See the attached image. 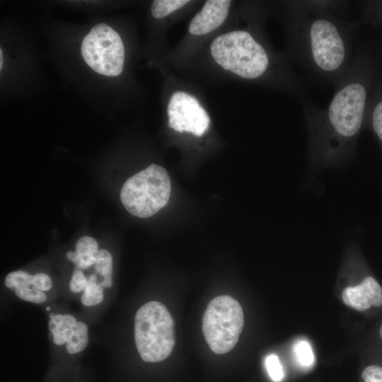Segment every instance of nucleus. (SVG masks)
Wrapping results in <instances>:
<instances>
[{"label": "nucleus", "instance_id": "f3484780", "mask_svg": "<svg viewBox=\"0 0 382 382\" xmlns=\"http://www.w3.org/2000/svg\"><path fill=\"white\" fill-rule=\"evenodd\" d=\"M33 274L24 270H16L9 272L5 277L4 284L12 291L23 287H33L32 284Z\"/></svg>", "mask_w": 382, "mask_h": 382}, {"label": "nucleus", "instance_id": "f8f14e48", "mask_svg": "<svg viewBox=\"0 0 382 382\" xmlns=\"http://www.w3.org/2000/svg\"><path fill=\"white\" fill-rule=\"evenodd\" d=\"M89 343V330L88 325L78 320L69 332L64 345L68 354L74 356L83 352Z\"/></svg>", "mask_w": 382, "mask_h": 382}, {"label": "nucleus", "instance_id": "4468645a", "mask_svg": "<svg viewBox=\"0 0 382 382\" xmlns=\"http://www.w3.org/2000/svg\"><path fill=\"white\" fill-rule=\"evenodd\" d=\"M93 267L102 286L105 289H110L112 286V257L110 253L105 249L99 250Z\"/></svg>", "mask_w": 382, "mask_h": 382}, {"label": "nucleus", "instance_id": "6ab92c4d", "mask_svg": "<svg viewBox=\"0 0 382 382\" xmlns=\"http://www.w3.org/2000/svg\"><path fill=\"white\" fill-rule=\"evenodd\" d=\"M13 291L19 299L35 304H43L48 299L47 294L33 287L17 289Z\"/></svg>", "mask_w": 382, "mask_h": 382}, {"label": "nucleus", "instance_id": "dca6fc26", "mask_svg": "<svg viewBox=\"0 0 382 382\" xmlns=\"http://www.w3.org/2000/svg\"><path fill=\"white\" fill-rule=\"evenodd\" d=\"M189 2L186 0H155L151 4V14L155 18H163Z\"/></svg>", "mask_w": 382, "mask_h": 382}, {"label": "nucleus", "instance_id": "0eeeda50", "mask_svg": "<svg viewBox=\"0 0 382 382\" xmlns=\"http://www.w3.org/2000/svg\"><path fill=\"white\" fill-rule=\"evenodd\" d=\"M81 54L86 63L104 76H117L123 69L125 47L119 34L110 25H94L85 36Z\"/></svg>", "mask_w": 382, "mask_h": 382}, {"label": "nucleus", "instance_id": "9d476101", "mask_svg": "<svg viewBox=\"0 0 382 382\" xmlns=\"http://www.w3.org/2000/svg\"><path fill=\"white\" fill-rule=\"evenodd\" d=\"M363 128L369 129L374 134L382 152V74L370 91Z\"/></svg>", "mask_w": 382, "mask_h": 382}, {"label": "nucleus", "instance_id": "393cba45", "mask_svg": "<svg viewBox=\"0 0 382 382\" xmlns=\"http://www.w3.org/2000/svg\"><path fill=\"white\" fill-rule=\"evenodd\" d=\"M2 55H3L2 50L1 49L0 50V68H1V69L2 68V64H2V62H3V57H2Z\"/></svg>", "mask_w": 382, "mask_h": 382}, {"label": "nucleus", "instance_id": "aec40b11", "mask_svg": "<svg viewBox=\"0 0 382 382\" xmlns=\"http://www.w3.org/2000/svg\"><path fill=\"white\" fill-rule=\"evenodd\" d=\"M265 366L269 376L272 381L280 382L283 379V368L276 354H271L266 357Z\"/></svg>", "mask_w": 382, "mask_h": 382}, {"label": "nucleus", "instance_id": "a211bd4d", "mask_svg": "<svg viewBox=\"0 0 382 382\" xmlns=\"http://www.w3.org/2000/svg\"><path fill=\"white\" fill-rule=\"evenodd\" d=\"M296 359L301 366L310 367L315 362L311 347L306 340H299L294 345Z\"/></svg>", "mask_w": 382, "mask_h": 382}, {"label": "nucleus", "instance_id": "7ed1b4c3", "mask_svg": "<svg viewBox=\"0 0 382 382\" xmlns=\"http://www.w3.org/2000/svg\"><path fill=\"white\" fill-rule=\"evenodd\" d=\"M214 61L224 69L245 79L263 77L272 66L266 47L249 31L234 30L216 37L210 46Z\"/></svg>", "mask_w": 382, "mask_h": 382}, {"label": "nucleus", "instance_id": "4be33fe9", "mask_svg": "<svg viewBox=\"0 0 382 382\" xmlns=\"http://www.w3.org/2000/svg\"><path fill=\"white\" fill-rule=\"evenodd\" d=\"M32 284L33 288L45 294L50 292L53 286L50 277L43 272L33 274Z\"/></svg>", "mask_w": 382, "mask_h": 382}, {"label": "nucleus", "instance_id": "5701e85b", "mask_svg": "<svg viewBox=\"0 0 382 382\" xmlns=\"http://www.w3.org/2000/svg\"><path fill=\"white\" fill-rule=\"evenodd\" d=\"M364 382H382V366L371 365L364 369L361 374Z\"/></svg>", "mask_w": 382, "mask_h": 382}, {"label": "nucleus", "instance_id": "39448f33", "mask_svg": "<svg viewBox=\"0 0 382 382\" xmlns=\"http://www.w3.org/2000/svg\"><path fill=\"white\" fill-rule=\"evenodd\" d=\"M170 192L171 183L166 170L151 164L125 181L120 199L132 215L148 218L167 204Z\"/></svg>", "mask_w": 382, "mask_h": 382}, {"label": "nucleus", "instance_id": "1a4fd4ad", "mask_svg": "<svg viewBox=\"0 0 382 382\" xmlns=\"http://www.w3.org/2000/svg\"><path fill=\"white\" fill-rule=\"evenodd\" d=\"M231 1L209 0L191 21L188 30L192 35H205L219 27L226 18Z\"/></svg>", "mask_w": 382, "mask_h": 382}, {"label": "nucleus", "instance_id": "423d86ee", "mask_svg": "<svg viewBox=\"0 0 382 382\" xmlns=\"http://www.w3.org/2000/svg\"><path fill=\"white\" fill-rule=\"evenodd\" d=\"M244 325L239 302L228 295L212 299L202 318V332L211 350L217 354L232 350L238 342Z\"/></svg>", "mask_w": 382, "mask_h": 382}, {"label": "nucleus", "instance_id": "6e6552de", "mask_svg": "<svg viewBox=\"0 0 382 382\" xmlns=\"http://www.w3.org/2000/svg\"><path fill=\"white\" fill-rule=\"evenodd\" d=\"M343 302L358 311L371 306H382V288L372 276L366 275L357 285L345 288L342 293Z\"/></svg>", "mask_w": 382, "mask_h": 382}, {"label": "nucleus", "instance_id": "412c9836", "mask_svg": "<svg viewBox=\"0 0 382 382\" xmlns=\"http://www.w3.org/2000/svg\"><path fill=\"white\" fill-rule=\"evenodd\" d=\"M88 284V277L85 275L83 270L75 268L69 283V288L71 293L75 294H81Z\"/></svg>", "mask_w": 382, "mask_h": 382}, {"label": "nucleus", "instance_id": "2eb2a0df", "mask_svg": "<svg viewBox=\"0 0 382 382\" xmlns=\"http://www.w3.org/2000/svg\"><path fill=\"white\" fill-rule=\"evenodd\" d=\"M361 20L373 27L382 28V0L362 1Z\"/></svg>", "mask_w": 382, "mask_h": 382}, {"label": "nucleus", "instance_id": "b1692460", "mask_svg": "<svg viewBox=\"0 0 382 382\" xmlns=\"http://www.w3.org/2000/svg\"><path fill=\"white\" fill-rule=\"evenodd\" d=\"M376 49V51L378 52V54L382 57V40L381 42L379 43L378 46Z\"/></svg>", "mask_w": 382, "mask_h": 382}, {"label": "nucleus", "instance_id": "a878e982", "mask_svg": "<svg viewBox=\"0 0 382 382\" xmlns=\"http://www.w3.org/2000/svg\"><path fill=\"white\" fill-rule=\"evenodd\" d=\"M379 334H380L381 338L382 339V325H381V328H380Z\"/></svg>", "mask_w": 382, "mask_h": 382}, {"label": "nucleus", "instance_id": "f03ea898", "mask_svg": "<svg viewBox=\"0 0 382 382\" xmlns=\"http://www.w3.org/2000/svg\"><path fill=\"white\" fill-rule=\"evenodd\" d=\"M289 56L323 83L335 88L347 72L360 22L349 20L347 1H288Z\"/></svg>", "mask_w": 382, "mask_h": 382}, {"label": "nucleus", "instance_id": "20e7f679", "mask_svg": "<svg viewBox=\"0 0 382 382\" xmlns=\"http://www.w3.org/2000/svg\"><path fill=\"white\" fill-rule=\"evenodd\" d=\"M134 330L135 345L144 361H162L171 354L175 345L174 322L161 302L150 301L137 310Z\"/></svg>", "mask_w": 382, "mask_h": 382}, {"label": "nucleus", "instance_id": "f257e3e1", "mask_svg": "<svg viewBox=\"0 0 382 382\" xmlns=\"http://www.w3.org/2000/svg\"><path fill=\"white\" fill-rule=\"evenodd\" d=\"M381 70L382 57L376 49L360 46L325 108L302 103L308 137V163L313 171L343 165L354 156L369 96Z\"/></svg>", "mask_w": 382, "mask_h": 382}, {"label": "nucleus", "instance_id": "9b49d317", "mask_svg": "<svg viewBox=\"0 0 382 382\" xmlns=\"http://www.w3.org/2000/svg\"><path fill=\"white\" fill-rule=\"evenodd\" d=\"M98 251L96 240L93 237L85 236L78 240L75 250L68 251L66 256L76 265V268L86 270L94 266Z\"/></svg>", "mask_w": 382, "mask_h": 382}, {"label": "nucleus", "instance_id": "ddd939ff", "mask_svg": "<svg viewBox=\"0 0 382 382\" xmlns=\"http://www.w3.org/2000/svg\"><path fill=\"white\" fill-rule=\"evenodd\" d=\"M105 289L100 284L99 277L96 274L88 276V284L80 295L81 303L87 308L101 304L105 299Z\"/></svg>", "mask_w": 382, "mask_h": 382}]
</instances>
